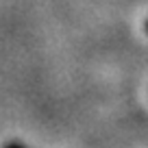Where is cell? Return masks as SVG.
I'll return each instance as SVG.
<instances>
[{
  "instance_id": "1",
  "label": "cell",
  "mask_w": 148,
  "mask_h": 148,
  "mask_svg": "<svg viewBox=\"0 0 148 148\" xmlns=\"http://www.w3.org/2000/svg\"><path fill=\"white\" fill-rule=\"evenodd\" d=\"M142 33H144V37H148V18L142 22Z\"/></svg>"
},
{
  "instance_id": "2",
  "label": "cell",
  "mask_w": 148,
  "mask_h": 148,
  "mask_svg": "<svg viewBox=\"0 0 148 148\" xmlns=\"http://www.w3.org/2000/svg\"><path fill=\"white\" fill-rule=\"evenodd\" d=\"M5 148H26V146H22V144H7Z\"/></svg>"
},
{
  "instance_id": "3",
  "label": "cell",
  "mask_w": 148,
  "mask_h": 148,
  "mask_svg": "<svg viewBox=\"0 0 148 148\" xmlns=\"http://www.w3.org/2000/svg\"><path fill=\"white\" fill-rule=\"evenodd\" d=\"M146 96H148V94H146Z\"/></svg>"
}]
</instances>
